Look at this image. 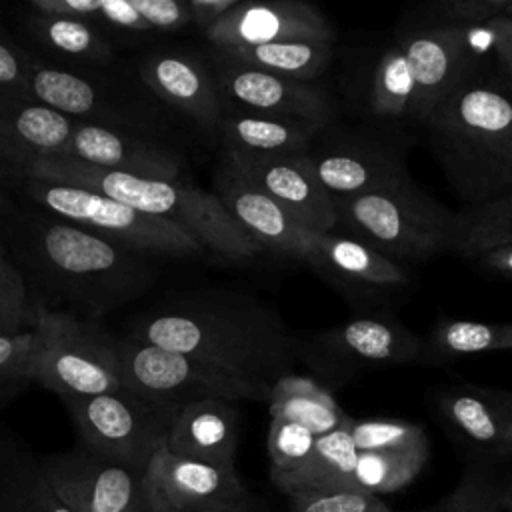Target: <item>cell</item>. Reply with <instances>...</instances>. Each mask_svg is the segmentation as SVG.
I'll use <instances>...</instances> for the list:
<instances>
[{
    "label": "cell",
    "instance_id": "1",
    "mask_svg": "<svg viewBox=\"0 0 512 512\" xmlns=\"http://www.w3.org/2000/svg\"><path fill=\"white\" fill-rule=\"evenodd\" d=\"M130 336L268 386L292 374L300 350L276 310L234 290L170 300L142 316Z\"/></svg>",
    "mask_w": 512,
    "mask_h": 512
},
{
    "label": "cell",
    "instance_id": "2",
    "mask_svg": "<svg viewBox=\"0 0 512 512\" xmlns=\"http://www.w3.org/2000/svg\"><path fill=\"white\" fill-rule=\"evenodd\" d=\"M422 132L464 204L512 188V98L502 74L476 62L436 104Z\"/></svg>",
    "mask_w": 512,
    "mask_h": 512
},
{
    "label": "cell",
    "instance_id": "3",
    "mask_svg": "<svg viewBox=\"0 0 512 512\" xmlns=\"http://www.w3.org/2000/svg\"><path fill=\"white\" fill-rule=\"evenodd\" d=\"M18 246L36 278L92 316L142 296L158 274L150 254L46 212L20 222Z\"/></svg>",
    "mask_w": 512,
    "mask_h": 512
},
{
    "label": "cell",
    "instance_id": "4",
    "mask_svg": "<svg viewBox=\"0 0 512 512\" xmlns=\"http://www.w3.org/2000/svg\"><path fill=\"white\" fill-rule=\"evenodd\" d=\"M24 176L86 188L190 232L212 254L240 262L262 248L232 220L214 192L182 178H148L92 166L72 156H34Z\"/></svg>",
    "mask_w": 512,
    "mask_h": 512
},
{
    "label": "cell",
    "instance_id": "5",
    "mask_svg": "<svg viewBox=\"0 0 512 512\" xmlns=\"http://www.w3.org/2000/svg\"><path fill=\"white\" fill-rule=\"evenodd\" d=\"M334 204L338 226L350 238L402 266L428 262L454 248L458 214L424 192L412 176L358 196L334 198Z\"/></svg>",
    "mask_w": 512,
    "mask_h": 512
},
{
    "label": "cell",
    "instance_id": "6",
    "mask_svg": "<svg viewBox=\"0 0 512 512\" xmlns=\"http://www.w3.org/2000/svg\"><path fill=\"white\" fill-rule=\"evenodd\" d=\"M34 382L62 400L122 390L118 340L98 320L66 310L34 314Z\"/></svg>",
    "mask_w": 512,
    "mask_h": 512
},
{
    "label": "cell",
    "instance_id": "7",
    "mask_svg": "<svg viewBox=\"0 0 512 512\" xmlns=\"http://www.w3.org/2000/svg\"><path fill=\"white\" fill-rule=\"evenodd\" d=\"M118 352L122 386L172 416L204 400L264 402L270 398L272 386L268 384L132 336L118 340Z\"/></svg>",
    "mask_w": 512,
    "mask_h": 512
},
{
    "label": "cell",
    "instance_id": "8",
    "mask_svg": "<svg viewBox=\"0 0 512 512\" xmlns=\"http://www.w3.org/2000/svg\"><path fill=\"white\" fill-rule=\"evenodd\" d=\"M414 146L416 136L406 126L332 122L316 134L308 158L320 184L334 198H346L410 178Z\"/></svg>",
    "mask_w": 512,
    "mask_h": 512
},
{
    "label": "cell",
    "instance_id": "9",
    "mask_svg": "<svg viewBox=\"0 0 512 512\" xmlns=\"http://www.w3.org/2000/svg\"><path fill=\"white\" fill-rule=\"evenodd\" d=\"M24 192L46 214L150 256L186 260L206 252V248L180 226L148 216L94 190L26 176Z\"/></svg>",
    "mask_w": 512,
    "mask_h": 512
},
{
    "label": "cell",
    "instance_id": "10",
    "mask_svg": "<svg viewBox=\"0 0 512 512\" xmlns=\"http://www.w3.org/2000/svg\"><path fill=\"white\" fill-rule=\"evenodd\" d=\"M62 402L88 452L140 476L166 444L176 418L126 388Z\"/></svg>",
    "mask_w": 512,
    "mask_h": 512
},
{
    "label": "cell",
    "instance_id": "11",
    "mask_svg": "<svg viewBox=\"0 0 512 512\" xmlns=\"http://www.w3.org/2000/svg\"><path fill=\"white\" fill-rule=\"evenodd\" d=\"M308 358L338 382L362 372L402 364H424V338L390 314H364L330 330L318 332L308 348Z\"/></svg>",
    "mask_w": 512,
    "mask_h": 512
},
{
    "label": "cell",
    "instance_id": "12",
    "mask_svg": "<svg viewBox=\"0 0 512 512\" xmlns=\"http://www.w3.org/2000/svg\"><path fill=\"white\" fill-rule=\"evenodd\" d=\"M30 96L58 112L106 128L148 136L154 128L144 106L110 82L72 64H52L38 56L30 70ZM150 138V136H148Z\"/></svg>",
    "mask_w": 512,
    "mask_h": 512
},
{
    "label": "cell",
    "instance_id": "13",
    "mask_svg": "<svg viewBox=\"0 0 512 512\" xmlns=\"http://www.w3.org/2000/svg\"><path fill=\"white\" fill-rule=\"evenodd\" d=\"M208 64L220 88L224 110L306 122L320 128L336 122L338 106L332 94L314 82L244 68L214 56Z\"/></svg>",
    "mask_w": 512,
    "mask_h": 512
},
{
    "label": "cell",
    "instance_id": "14",
    "mask_svg": "<svg viewBox=\"0 0 512 512\" xmlns=\"http://www.w3.org/2000/svg\"><path fill=\"white\" fill-rule=\"evenodd\" d=\"M480 26L408 24L396 34L410 66L414 92L410 126L422 130L444 94L476 64L474 38Z\"/></svg>",
    "mask_w": 512,
    "mask_h": 512
},
{
    "label": "cell",
    "instance_id": "15",
    "mask_svg": "<svg viewBox=\"0 0 512 512\" xmlns=\"http://www.w3.org/2000/svg\"><path fill=\"white\" fill-rule=\"evenodd\" d=\"M150 512H248L236 470L176 456L162 446L144 472Z\"/></svg>",
    "mask_w": 512,
    "mask_h": 512
},
{
    "label": "cell",
    "instance_id": "16",
    "mask_svg": "<svg viewBox=\"0 0 512 512\" xmlns=\"http://www.w3.org/2000/svg\"><path fill=\"white\" fill-rule=\"evenodd\" d=\"M42 470L72 512H150L144 476L86 448L42 458Z\"/></svg>",
    "mask_w": 512,
    "mask_h": 512
},
{
    "label": "cell",
    "instance_id": "17",
    "mask_svg": "<svg viewBox=\"0 0 512 512\" xmlns=\"http://www.w3.org/2000/svg\"><path fill=\"white\" fill-rule=\"evenodd\" d=\"M222 162L278 202L306 230L326 234L338 226L334 196L316 178L308 152L294 156H246L224 152Z\"/></svg>",
    "mask_w": 512,
    "mask_h": 512
},
{
    "label": "cell",
    "instance_id": "18",
    "mask_svg": "<svg viewBox=\"0 0 512 512\" xmlns=\"http://www.w3.org/2000/svg\"><path fill=\"white\" fill-rule=\"evenodd\" d=\"M204 36L212 48H240L274 42H334L336 28L308 2L248 0L238 2Z\"/></svg>",
    "mask_w": 512,
    "mask_h": 512
},
{
    "label": "cell",
    "instance_id": "19",
    "mask_svg": "<svg viewBox=\"0 0 512 512\" xmlns=\"http://www.w3.org/2000/svg\"><path fill=\"white\" fill-rule=\"evenodd\" d=\"M142 84L202 130H218L224 100L210 64L184 50H152L138 60Z\"/></svg>",
    "mask_w": 512,
    "mask_h": 512
},
{
    "label": "cell",
    "instance_id": "20",
    "mask_svg": "<svg viewBox=\"0 0 512 512\" xmlns=\"http://www.w3.org/2000/svg\"><path fill=\"white\" fill-rule=\"evenodd\" d=\"M214 194L232 216V220L262 250L304 260L314 232L306 230L290 212H286L268 194L236 174L226 162L214 176Z\"/></svg>",
    "mask_w": 512,
    "mask_h": 512
},
{
    "label": "cell",
    "instance_id": "21",
    "mask_svg": "<svg viewBox=\"0 0 512 512\" xmlns=\"http://www.w3.org/2000/svg\"><path fill=\"white\" fill-rule=\"evenodd\" d=\"M304 262L352 296L380 298L408 286L406 266L356 238L334 232L312 234Z\"/></svg>",
    "mask_w": 512,
    "mask_h": 512
},
{
    "label": "cell",
    "instance_id": "22",
    "mask_svg": "<svg viewBox=\"0 0 512 512\" xmlns=\"http://www.w3.org/2000/svg\"><path fill=\"white\" fill-rule=\"evenodd\" d=\"M450 428L472 448L496 458H512V392L458 382L436 394Z\"/></svg>",
    "mask_w": 512,
    "mask_h": 512
},
{
    "label": "cell",
    "instance_id": "23",
    "mask_svg": "<svg viewBox=\"0 0 512 512\" xmlns=\"http://www.w3.org/2000/svg\"><path fill=\"white\" fill-rule=\"evenodd\" d=\"M66 156L148 178L176 180L184 166L182 156L160 140L90 122H78Z\"/></svg>",
    "mask_w": 512,
    "mask_h": 512
},
{
    "label": "cell",
    "instance_id": "24",
    "mask_svg": "<svg viewBox=\"0 0 512 512\" xmlns=\"http://www.w3.org/2000/svg\"><path fill=\"white\" fill-rule=\"evenodd\" d=\"M164 446L176 456L236 470V402L204 400L182 408L170 426Z\"/></svg>",
    "mask_w": 512,
    "mask_h": 512
},
{
    "label": "cell",
    "instance_id": "25",
    "mask_svg": "<svg viewBox=\"0 0 512 512\" xmlns=\"http://www.w3.org/2000/svg\"><path fill=\"white\" fill-rule=\"evenodd\" d=\"M358 450L350 434V418L338 430L318 436L310 456L292 470L272 472L274 486L292 496L358 492L354 486V468Z\"/></svg>",
    "mask_w": 512,
    "mask_h": 512
},
{
    "label": "cell",
    "instance_id": "26",
    "mask_svg": "<svg viewBox=\"0 0 512 512\" xmlns=\"http://www.w3.org/2000/svg\"><path fill=\"white\" fill-rule=\"evenodd\" d=\"M320 126L224 110L218 132L224 152L246 156L306 154Z\"/></svg>",
    "mask_w": 512,
    "mask_h": 512
},
{
    "label": "cell",
    "instance_id": "27",
    "mask_svg": "<svg viewBox=\"0 0 512 512\" xmlns=\"http://www.w3.org/2000/svg\"><path fill=\"white\" fill-rule=\"evenodd\" d=\"M0 512H72L50 486L42 460L0 436Z\"/></svg>",
    "mask_w": 512,
    "mask_h": 512
},
{
    "label": "cell",
    "instance_id": "28",
    "mask_svg": "<svg viewBox=\"0 0 512 512\" xmlns=\"http://www.w3.org/2000/svg\"><path fill=\"white\" fill-rule=\"evenodd\" d=\"M210 56L284 78L314 82L332 62L334 42H274L240 48H212Z\"/></svg>",
    "mask_w": 512,
    "mask_h": 512
},
{
    "label": "cell",
    "instance_id": "29",
    "mask_svg": "<svg viewBox=\"0 0 512 512\" xmlns=\"http://www.w3.org/2000/svg\"><path fill=\"white\" fill-rule=\"evenodd\" d=\"M268 404L270 418L300 424L316 438L338 430L350 418L324 386L314 378L298 374H288L276 380Z\"/></svg>",
    "mask_w": 512,
    "mask_h": 512
},
{
    "label": "cell",
    "instance_id": "30",
    "mask_svg": "<svg viewBox=\"0 0 512 512\" xmlns=\"http://www.w3.org/2000/svg\"><path fill=\"white\" fill-rule=\"evenodd\" d=\"M24 26L36 44L66 60L84 62V66H108L116 58L112 42L90 22L30 10Z\"/></svg>",
    "mask_w": 512,
    "mask_h": 512
},
{
    "label": "cell",
    "instance_id": "31",
    "mask_svg": "<svg viewBox=\"0 0 512 512\" xmlns=\"http://www.w3.org/2000/svg\"><path fill=\"white\" fill-rule=\"evenodd\" d=\"M0 122L34 156H66L78 120L34 98L0 96Z\"/></svg>",
    "mask_w": 512,
    "mask_h": 512
},
{
    "label": "cell",
    "instance_id": "32",
    "mask_svg": "<svg viewBox=\"0 0 512 512\" xmlns=\"http://www.w3.org/2000/svg\"><path fill=\"white\" fill-rule=\"evenodd\" d=\"M424 344V364H444L460 356L512 350V320L442 318L434 324L428 338H424Z\"/></svg>",
    "mask_w": 512,
    "mask_h": 512
},
{
    "label": "cell",
    "instance_id": "33",
    "mask_svg": "<svg viewBox=\"0 0 512 512\" xmlns=\"http://www.w3.org/2000/svg\"><path fill=\"white\" fill-rule=\"evenodd\" d=\"M452 254L478 260L482 254L512 246V188L476 204H462Z\"/></svg>",
    "mask_w": 512,
    "mask_h": 512
},
{
    "label": "cell",
    "instance_id": "34",
    "mask_svg": "<svg viewBox=\"0 0 512 512\" xmlns=\"http://www.w3.org/2000/svg\"><path fill=\"white\" fill-rule=\"evenodd\" d=\"M414 82L402 46H386L374 66L368 90L370 120L382 124L404 126L410 124V102Z\"/></svg>",
    "mask_w": 512,
    "mask_h": 512
},
{
    "label": "cell",
    "instance_id": "35",
    "mask_svg": "<svg viewBox=\"0 0 512 512\" xmlns=\"http://www.w3.org/2000/svg\"><path fill=\"white\" fill-rule=\"evenodd\" d=\"M430 446L396 452H358L354 486L364 494H390L406 488L424 468Z\"/></svg>",
    "mask_w": 512,
    "mask_h": 512
},
{
    "label": "cell",
    "instance_id": "36",
    "mask_svg": "<svg viewBox=\"0 0 512 512\" xmlns=\"http://www.w3.org/2000/svg\"><path fill=\"white\" fill-rule=\"evenodd\" d=\"M34 356L36 332L32 326L0 334V410L34 382Z\"/></svg>",
    "mask_w": 512,
    "mask_h": 512
},
{
    "label": "cell",
    "instance_id": "37",
    "mask_svg": "<svg viewBox=\"0 0 512 512\" xmlns=\"http://www.w3.org/2000/svg\"><path fill=\"white\" fill-rule=\"evenodd\" d=\"M350 434L358 452H396L428 444L424 428L406 420L350 418Z\"/></svg>",
    "mask_w": 512,
    "mask_h": 512
},
{
    "label": "cell",
    "instance_id": "38",
    "mask_svg": "<svg viewBox=\"0 0 512 512\" xmlns=\"http://www.w3.org/2000/svg\"><path fill=\"white\" fill-rule=\"evenodd\" d=\"M500 482H494L484 470L468 468L448 498L426 512H500Z\"/></svg>",
    "mask_w": 512,
    "mask_h": 512
},
{
    "label": "cell",
    "instance_id": "39",
    "mask_svg": "<svg viewBox=\"0 0 512 512\" xmlns=\"http://www.w3.org/2000/svg\"><path fill=\"white\" fill-rule=\"evenodd\" d=\"M316 444V436L300 424L270 418L268 428V454L270 474L286 472L302 464Z\"/></svg>",
    "mask_w": 512,
    "mask_h": 512
},
{
    "label": "cell",
    "instance_id": "40",
    "mask_svg": "<svg viewBox=\"0 0 512 512\" xmlns=\"http://www.w3.org/2000/svg\"><path fill=\"white\" fill-rule=\"evenodd\" d=\"M508 0H444L428 6V12L414 24L428 26H484L494 18L506 16Z\"/></svg>",
    "mask_w": 512,
    "mask_h": 512
},
{
    "label": "cell",
    "instance_id": "41",
    "mask_svg": "<svg viewBox=\"0 0 512 512\" xmlns=\"http://www.w3.org/2000/svg\"><path fill=\"white\" fill-rule=\"evenodd\" d=\"M34 54L22 48L0 26V96L32 98L30 96V70Z\"/></svg>",
    "mask_w": 512,
    "mask_h": 512
},
{
    "label": "cell",
    "instance_id": "42",
    "mask_svg": "<svg viewBox=\"0 0 512 512\" xmlns=\"http://www.w3.org/2000/svg\"><path fill=\"white\" fill-rule=\"evenodd\" d=\"M292 512H394L378 496L364 492H328L292 496Z\"/></svg>",
    "mask_w": 512,
    "mask_h": 512
},
{
    "label": "cell",
    "instance_id": "43",
    "mask_svg": "<svg viewBox=\"0 0 512 512\" xmlns=\"http://www.w3.org/2000/svg\"><path fill=\"white\" fill-rule=\"evenodd\" d=\"M0 314L34 326L24 274L10 260L0 264Z\"/></svg>",
    "mask_w": 512,
    "mask_h": 512
},
{
    "label": "cell",
    "instance_id": "44",
    "mask_svg": "<svg viewBox=\"0 0 512 512\" xmlns=\"http://www.w3.org/2000/svg\"><path fill=\"white\" fill-rule=\"evenodd\" d=\"M488 42L494 50L500 74L512 86V18L502 16L484 24Z\"/></svg>",
    "mask_w": 512,
    "mask_h": 512
},
{
    "label": "cell",
    "instance_id": "45",
    "mask_svg": "<svg viewBox=\"0 0 512 512\" xmlns=\"http://www.w3.org/2000/svg\"><path fill=\"white\" fill-rule=\"evenodd\" d=\"M240 0H186L192 24L206 32L220 18H224Z\"/></svg>",
    "mask_w": 512,
    "mask_h": 512
},
{
    "label": "cell",
    "instance_id": "46",
    "mask_svg": "<svg viewBox=\"0 0 512 512\" xmlns=\"http://www.w3.org/2000/svg\"><path fill=\"white\" fill-rule=\"evenodd\" d=\"M34 154L14 136V132L0 122V162L24 172Z\"/></svg>",
    "mask_w": 512,
    "mask_h": 512
},
{
    "label": "cell",
    "instance_id": "47",
    "mask_svg": "<svg viewBox=\"0 0 512 512\" xmlns=\"http://www.w3.org/2000/svg\"><path fill=\"white\" fill-rule=\"evenodd\" d=\"M478 262H480L484 268H488V270H492V272H496V274H500V276L512 280V246L494 248V250L482 254V256L478 258Z\"/></svg>",
    "mask_w": 512,
    "mask_h": 512
},
{
    "label": "cell",
    "instance_id": "48",
    "mask_svg": "<svg viewBox=\"0 0 512 512\" xmlns=\"http://www.w3.org/2000/svg\"><path fill=\"white\" fill-rule=\"evenodd\" d=\"M498 498H500V506H502L504 510H510V512H512V478L506 480V482H500Z\"/></svg>",
    "mask_w": 512,
    "mask_h": 512
},
{
    "label": "cell",
    "instance_id": "49",
    "mask_svg": "<svg viewBox=\"0 0 512 512\" xmlns=\"http://www.w3.org/2000/svg\"><path fill=\"white\" fill-rule=\"evenodd\" d=\"M24 328H30L28 324L20 322V320H14V318H8V316H2L0 314V334H10V332H20Z\"/></svg>",
    "mask_w": 512,
    "mask_h": 512
},
{
    "label": "cell",
    "instance_id": "50",
    "mask_svg": "<svg viewBox=\"0 0 512 512\" xmlns=\"http://www.w3.org/2000/svg\"><path fill=\"white\" fill-rule=\"evenodd\" d=\"M2 262H8V256H6V252H4V244H2V238H0V264Z\"/></svg>",
    "mask_w": 512,
    "mask_h": 512
},
{
    "label": "cell",
    "instance_id": "51",
    "mask_svg": "<svg viewBox=\"0 0 512 512\" xmlns=\"http://www.w3.org/2000/svg\"><path fill=\"white\" fill-rule=\"evenodd\" d=\"M506 16L512 18V0H508V6H506Z\"/></svg>",
    "mask_w": 512,
    "mask_h": 512
},
{
    "label": "cell",
    "instance_id": "52",
    "mask_svg": "<svg viewBox=\"0 0 512 512\" xmlns=\"http://www.w3.org/2000/svg\"><path fill=\"white\" fill-rule=\"evenodd\" d=\"M508 90H510V98H512V86H508Z\"/></svg>",
    "mask_w": 512,
    "mask_h": 512
}]
</instances>
